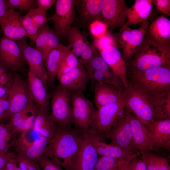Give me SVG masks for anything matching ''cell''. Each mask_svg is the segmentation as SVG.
I'll use <instances>...</instances> for the list:
<instances>
[{
    "mask_svg": "<svg viewBox=\"0 0 170 170\" xmlns=\"http://www.w3.org/2000/svg\"><path fill=\"white\" fill-rule=\"evenodd\" d=\"M84 133L77 128L58 125L42 156L65 170H72L74 160Z\"/></svg>",
    "mask_w": 170,
    "mask_h": 170,
    "instance_id": "1",
    "label": "cell"
},
{
    "mask_svg": "<svg viewBox=\"0 0 170 170\" xmlns=\"http://www.w3.org/2000/svg\"><path fill=\"white\" fill-rule=\"evenodd\" d=\"M130 62L132 71L160 67L170 68V45L160 44L149 36L145 37Z\"/></svg>",
    "mask_w": 170,
    "mask_h": 170,
    "instance_id": "2",
    "label": "cell"
},
{
    "mask_svg": "<svg viewBox=\"0 0 170 170\" xmlns=\"http://www.w3.org/2000/svg\"><path fill=\"white\" fill-rule=\"evenodd\" d=\"M132 71L128 83L147 97L170 90V68L160 67Z\"/></svg>",
    "mask_w": 170,
    "mask_h": 170,
    "instance_id": "3",
    "label": "cell"
},
{
    "mask_svg": "<svg viewBox=\"0 0 170 170\" xmlns=\"http://www.w3.org/2000/svg\"><path fill=\"white\" fill-rule=\"evenodd\" d=\"M123 100L126 109L148 129L156 119L153 108L147 97L129 83L124 88Z\"/></svg>",
    "mask_w": 170,
    "mask_h": 170,
    "instance_id": "4",
    "label": "cell"
},
{
    "mask_svg": "<svg viewBox=\"0 0 170 170\" xmlns=\"http://www.w3.org/2000/svg\"><path fill=\"white\" fill-rule=\"evenodd\" d=\"M99 137L102 139H110L112 143L130 155L138 154V150L134 145L132 127L126 109L116 123L109 130Z\"/></svg>",
    "mask_w": 170,
    "mask_h": 170,
    "instance_id": "5",
    "label": "cell"
},
{
    "mask_svg": "<svg viewBox=\"0 0 170 170\" xmlns=\"http://www.w3.org/2000/svg\"><path fill=\"white\" fill-rule=\"evenodd\" d=\"M125 109L123 99L98 109L88 131L99 136L116 123L123 114Z\"/></svg>",
    "mask_w": 170,
    "mask_h": 170,
    "instance_id": "6",
    "label": "cell"
},
{
    "mask_svg": "<svg viewBox=\"0 0 170 170\" xmlns=\"http://www.w3.org/2000/svg\"><path fill=\"white\" fill-rule=\"evenodd\" d=\"M73 124L76 128L87 132L97 110L81 91H70Z\"/></svg>",
    "mask_w": 170,
    "mask_h": 170,
    "instance_id": "7",
    "label": "cell"
},
{
    "mask_svg": "<svg viewBox=\"0 0 170 170\" xmlns=\"http://www.w3.org/2000/svg\"><path fill=\"white\" fill-rule=\"evenodd\" d=\"M149 23L146 20L140 27L132 29L124 25L118 34L117 42L122 50V56L126 61H130L144 40L148 31Z\"/></svg>",
    "mask_w": 170,
    "mask_h": 170,
    "instance_id": "8",
    "label": "cell"
},
{
    "mask_svg": "<svg viewBox=\"0 0 170 170\" xmlns=\"http://www.w3.org/2000/svg\"><path fill=\"white\" fill-rule=\"evenodd\" d=\"M51 116L59 126L70 127L73 124L70 91L60 86L52 97Z\"/></svg>",
    "mask_w": 170,
    "mask_h": 170,
    "instance_id": "9",
    "label": "cell"
},
{
    "mask_svg": "<svg viewBox=\"0 0 170 170\" xmlns=\"http://www.w3.org/2000/svg\"><path fill=\"white\" fill-rule=\"evenodd\" d=\"M8 96L9 109L1 123L9 120L13 115L24 109L32 101L28 83L18 74H16L12 79Z\"/></svg>",
    "mask_w": 170,
    "mask_h": 170,
    "instance_id": "10",
    "label": "cell"
},
{
    "mask_svg": "<svg viewBox=\"0 0 170 170\" xmlns=\"http://www.w3.org/2000/svg\"><path fill=\"white\" fill-rule=\"evenodd\" d=\"M75 0H57L54 14L48 20L53 21L54 32L59 37H66L75 20Z\"/></svg>",
    "mask_w": 170,
    "mask_h": 170,
    "instance_id": "11",
    "label": "cell"
},
{
    "mask_svg": "<svg viewBox=\"0 0 170 170\" xmlns=\"http://www.w3.org/2000/svg\"><path fill=\"white\" fill-rule=\"evenodd\" d=\"M128 8L124 0H104L101 20L107 26L108 31L125 25Z\"/></svg>",
    "mask_w": 170,
    "mask_h": 170,
    "instance_id": "12",
    "label": "cell"
},
{
    "mask_svg": "<svg viewBox=\"0 0 170 170\" xmlns=\"http://www.w3.org/2000/svg\"><path fill=\"white\" fill-rule=\"evenodd\" d=\"M0 61L6 69L21 70L26 61L17 42L4 36L0 39Z\"/></svg>",
    "mask_w": 170,
    "mask_h": 170,
    "instance_id": "13",
    "label": "cell"
},
{
    "mask_svg": "<svg viewBox=\"0 0 170 170\" xmlns=\"http://www.w3.org/2000/svg\"><path fill=\"white\" fill-rule=\"evenodd\" d=\"M29 66V70L38 76L47 85V72L41 53L36 48L30 46L26 37L16 41Z\"/></svg>",
    "mask_w": 170,
    "mask_h": 170,
    "instance_id": "14",
    "label": "cell"
},
{
    "mask_svg": "<svg viewBox=\"0 0 170 170\" xmlns=\"http://www.w3.org/2000/svg\"><path fill=\"white\" fill-rule=\"evenodd\" d=\"M99 156L85 132L74 160L72 170H94Z\"/></svg>",
    "mask_w": 170,
    "mask_h": 170,
    "instance_id": "15",
    "label": "cell"
},
{
    "mask_svg": "<svg viewBox=\"0 0 170 170\" xmlns=\"http://www.w3.org/2000/svg\"><path fill=\"white\" fill-rule=\"evenodd\" d=\"M61 87L70 91H85L90 80L89 74L80 63L77 67L58 78Z\"/></svg>",
    "mask_w": 170,
    "mask_h": 170,
    "instance_id": "16",
    "label": "cell"
},
{
    "mask_svg": "<svg viewBox=\"0 0 170 170\" xmlns=\"http://www.w3.org/2000/svg\"><path fill=\"white\" fill-rule=\"evenodd\" d=\"M20 14L13 9L6 10L0 21L4 36L16 41L27 37L23 27Z\"/></svg>",
    "mask_w": 170,
    "mask_h": 170,
    "instance_id": "17",
    "label": "cell"
},
{
    "mask_svg": "<svg viewBox=\"0 0 170 170\" xmlns=\"http://www.w3.org/2000/svg\"><path fill=\"white\" fill-rule=\"evenodd\" d=\"M99 54L109 66L112 71L122 81L124 87L128 82L127 78V64L117 47L109 46L105 48Z\"/></svg>",
    "mask_w": 170,
    "mask_h": 170,
    "instance_id": "18",
    "label": "cell"
},
{
    "mask_svg": "<svg viewBox=\"0 0 170 170\" xmlns=\"http://www.w3.org/2000/svg\"><path fill=\"white\" fill-rule=\"evenodd\" d=\"M28 84L32 101L39 111L48 113L49 97L45 86L41 79L30 70L28 73Z\"/></svg>",
    "mask_w": 170,
    "mask_h": 170,
    "instance_id": "19",
    "label": "cell"
},
{
    "mask_svg": "<svg viewBox=\"0 0 170 170\" xmlns=\"http://www.w3.org/2000/svg\"><path fill=\"white\" fill-rule=\"evenodd\" d=\"M126 110L132 127L135 147L139 150L140 153L147 150H154L155 148L150 141L148 128L133 115Z\"/></svg>",
    "mask_w": 170,
    "mask_h": 170,
    "instance_id": "20",
    "label": "cell"
},
{
    "mask_svg": "<svg viewBox=\"0 0 170 170\" xmlns=\"http://www.w3.org/2000/svg\"><path fill=\"white\" fill-rule=\"evenodd\" d=\"M93 87L94 102L98 109L123 99V91L113 86L96 82Z\"/></svg>",
    "mask_w": 170,
    "mask_h": 170,
    "instance_id": "21",
    "label": "cell"
},
{
    "mask_svg": "<svg viewBox=\"0 0 170 170\" xmlns=\"http://www.w3.org/2000/svg\"><path fill=\"white\" fill-rule=\"evenodd\" d=\"M150 141L153 146L170 149V119L156 120L148 128Z\"/></svg>",
    "mask_w": 170,
    "mask_h": 170,
    "instance_id": "22",
    "label": "cell"
},
{
    "mask_svg": "<svg viewBox=\"0 0 170 170\" xmlns=\"http://www.w3.org/2000/svg\"><path fill=\"white\" fill-rule=\"evenodd\" d=\"M39 110L33 101L21 111L13 115L8 124L16 134L33 127Z\"/></svg>",
    "mask_w": 170,
    "mask_h": 170,
    "instance_id": "23",
    "label": "cell"
},
{
    "mask_svg": "<svg viewBox=\"0 0 170 170\" xmlns=\"http://www.w3.org/2000/svg\"><path fill=\"white\" fill-rule=\"evenodd\" d=\"M71 50L69 44L66 46L60 43L49 53L45 65L47 74V85L52 86L54 84L63 59Z\"/></svg>",
    "mask_w": 170,
    "mask_h": 170,
    "instance_id": "24",
    "label": "cell"
},
{
    "mask_svg": "<svg viewBox=\"0 0 170 170\" xmlns=\"http://www.w3.org/2000/svg\"><path fill=\"white\" fill-rule=\"evenodd\" d=\"M34 43L42 55L44 65L49 53L60 44L59 37L47 24L40 29Z\"/></svg>",
    "mask_w": 170,
    "mask_h": 170,
    "instance_id": "25",
    "label": "cell"
},
{
    "mask_svg": "<svg viewBox=\"0 0 170 170\" xmlns=\"http://www.w3.org/2000/svg\"><path fill=\"white\" fill-rule=\"evenodd\" d=\"M85 133L99 156H107L131 159L138 155V154L130 155L116 144L104 142L99 136L88 131L85 132Z\"/></svg>",
    "mask_w": 170,
    "mask_h": 170,
    "instance_id": "26",
    "label": "cell"
},
{
    "mask_svg": "<svg viewBox=\"0 0 170 170\" xmlns=\"http://www.w3.org/2000/svg\"><path fill=\"white\" fill-rule=\"evenodd\" d=\"M153 0H135L133 5L128 8L125 25H135L146 20L151 13Z\"/></svg>",
    "mask_w": 170,
    "mask_h": 170,
    "instance_id": "27",
    "label": "cell"
},
{
    "mask_svg": "<svg viewBox=\"0 0 170 170\" xmlns=\"http://www.w3.org/2000/svg\"><path fill=\"white\" fill-rule=\"evenodd\" d=\"M149 37L156 42L170 45V21L163 15L157 18L149 26Z\"/></svg>",
    "mask_w": 170,
    "mask_h": 170,
    "instance_id": "28",
    "label": "cell"
},
{
    "mask_svg": "<svg viewBox=\"0 0 170 170\" xmlns=\"http://www.w3.org/2000/svg\"><path fill=\"white\" fill-rule=\"evenodd\" d=\"M81 20L89 24L92 21L101 19L104 0H75Z\"/></svg>",
    "mask_w": 170,
    "mask_h": 170,
    "instance_id": "29",
    "label": "cell"
},
{
    "mask_svg": "<svg viewBox=\"0 0 170 170\" xmlns=\"http://www.w3.org/2000/svg\"><path fill=\"white\" fill-rule=\"evenodd\" d=\"M147 97L153 108L156 120L170 119V90Z\"/></svg>",
    "mask_w": 170,
    "mask_h": 170,
    "instance_id": "30",
    "label": "cell"
},
{
    "mask_svg": "<svg viewBox=\"0 0 170 170\" xmlns=\"http://www.w3.org/2000/svg\"><path fill=\"white\" fill-rule=\"evenodd\" d=\"M57 126L51 115L39 110L33 127L41 135L49 141L54 136Z\"/></svg>",
    "mask_w": 170,
    "mask_h": 170,
    "instance_id": "31",
    "label": "cell"
},
{
    "mask_svg": "<svg viewBox=\"0 0 170 170\" xmlns=\"http://www.w3.org/2000/svg\"><path fill=\"white\" fill-rule=\"evenodd\" d=\"M19 133L12 147L17 154H20L32 145L41 136L33 127Z\"/></svg>",
    "mask_w": 170,
    "mask_h": 170,
    "instance_id": "32",
    "label": "cell"
},
{
    "mask_svg": "<svg viewBox=\"0 0 170 170\" xmlns=\"http://www.w3.org/2000/svg\"><path fill=\"white\" fill-rule=\"evenodd\" d=\"M141 159L145 165L147 170H170L167 158L163 157L147 150L140 153Z\"/></svg>",
    "mask_w": 170,
    "mask_h": 170,
    "instance_id": "33",
    "label": "cell"
},
{
    "mask_svg": "<svg viewBox=\"0 0 170 170\" xmlns=\"http://www.w3.org/2000/svg\"><path fill=\"white\" fill-rule=\"evenodd\" d=\"M131 159L99 156L94 170H122Z\"/></svg>",
    "mask_w": 170,
    "mask_h": 170,
    "instance_id": "34",
    "label": "cell"
},
{
    "mask_svg": "<svg viewBox=\"0 0 170 170\" xmlns=\"http://www.w3.org/2000/svg\"><path fill=\"white\" fill-rule=\"evenodd\" d=\"M66 37L71 47V50L78 57L81 55L87 42L82 33L76 27H71Z\"/></svg>",
    "mask_w": 170,
    "mask_h": 170,
    "instance_id": "35",
    "label": "cell"
},
{
    "mask_svg": "<svg viewBox=\"0 0 170 170\" xmlns=\"http://www.w3.org/2000/svg\"><path fill=\"white\" fill-rule=\"evenodd\" d=\"M49 141L47 138L41 135L32 145L21 154L25 156L39 164L38 159L42 156Z\"/></svg>",
    "mask_w": 170,
    "mask_h": 170,
    "instance_id": "36",
    "label": "cell"
},
{
    "mask_svg": "<svg viewBox=\"0 0 170 170\" xmlns=\"http://www.w3.org/2000/svg\"><path fill=\"white\" fill-rule=\"evenodd\" d=\"M9 125L0 123V150L7 154L16 138Z\"/></svg>",
    "mask_w": 170,
    "mask_h": 170,
    "instance_id": "37",
    "label": "cell"
},
{
    "mask_svg": "<svg viewBox=\"0 0 170 170\" xmlns=\"http://www.w3.org/2000/svg\"><path fill=\"white\" fill-rule=\"evenodd\" d=\"M90 79L99 82L108 84L113 86L123 91L124 86L120 78L117 76L108 75L102 72L94 71L89 74Z\"/></svg>",
    "mask_w": 170,
    "mask_h": 170,
    "instance_id": "38",
    "label": "cell"
},
{
    "mask_svg": "<svg viewBox=\"0 0 170 170\" xmlns=\"http://www.w3.org/2000/svg\"><path fill=\"white\" fill-rule=\"evenodd\" d=\"M88 74L94 71H98L109 75L115 74L101 55L97 52L89 65L85 68Z\"/></svg>",
    "mask_w": 170,
    "mask_h": 170,
    "instance_id": "39",
    "label": "cell"
},
{
    "mask_svg": "<svg viewBox=\"0 0 170 170\" xmlns=\"http://www.w3.org/2000/svg\"><path fill=\"white\" fill-rule=\"evenodd\" d=\"M80 64L78 57L71 50L63 59L58 72L57 78L77 67Z\"/></svg>",
    "mask_w": 170,
    "mask_h": 170,
    "instance_id": "40",
    "label": "cell"
},
{
    "mask_svg": "<svg viewBox=\"0 0 170 170\" xmlns=\"http://www.w3.org/2000/svg\"><path fill=\"white\" fill-rule=\"evenodd\" d=\"M22 21L27 37L34 43L40 29L33 22L30 11L22 17Z\"/></svg>",
    "mask_w": 170,
    "mask_h": 170,
    "instance_id": "41",
    "label": "cell"
},
{
    "mask_svg": "<svg viewBox=\"0 0 170 170\" xmlns=\"http://www.w3.org/2000/svg\"><path fill=\"white\" fill-rule=\"evenodd\" d=\"M93 46L99 53L106 47L114 46L117 47V43L110 32L108 31L102 36L94 38Z\"/></svg>",
    "mask_w": 170,
    "mask_h": 170,
    "instance_id": "42",
    "label": "cell"
},
{
    "mask_svg": "<svg viewBox=\"0 0 170 170\" xmlns=\"http://www.w3.org/2000/svg\"><path fill=\"white\" fill-rule=\"evenodd\" d=\"M7 9H13L30 11L36 8L34 0H5Z\"/></svg>",
    "mask_w": 170,
    "mask_h": 170,
    "instance_id": "43",
    "label": "cell"
},
{
    "mask_svg": "<svg viewBox=\"0 0 170 170\" xmlns=\"http://www.w3.org/2000/svg\"><path fill=\"white\" fill-rule=\"evenodd\" d=\"M16 163L21 170H40L39 165L23 155H15Z\"/></svg>",
    "mask_w": 170,
    "mask_h": 170,
    "instance_id": "44",
    "label": "cell"
},
{
    "mask_svg": "<svg viewBox=\"0 0 170 170\" xmlns=\"http://www.w3.org/2000/svg\"><path fill=\"white\" fill-rule=\"evenodd\" d=\"M89 29L94 38L102 36L108 31L107 26L100 19L91 22L89 25Z\"/></svg>",
    "mask_w": 170,
    "mask_h": 170,
    "instance_id": "45",
    "label": "cell"
},
{
    "mask_svg": "<svg viewBox=\"0 0 170 170\" xmlns=\"http://www.w3.org/2000/svg\"><path fill=\"white\" fill-rule=\"evenodd\" d=\"M30 12L33 22L39 29L47 24L48 18L46 12L38 8Z\"/></svg>",
    "mask_w": 170,
    "mask_h": 170,
    "instance_id": "46",
    "label": "cell"
},
{
    "mask_svg": "<svg viewBox=\"0 0 170 170\" xmlns=\"http://www.w3.org/2000/svg\"><path fill=\"white\" fill-rule=\"evenodd\" d=\"M97 52L96 48L94 46L87 42L84 50L80 56L81 58L79 59L80 62L83 65L85 68L89 65Z\"/></svg>",
    "mask_w": 170,
    "mask_h": 170,
    "instance_id": "47",
    "label": "cell"
},
{
    "mask_svg": "<svg viewBox=\"0 0 170 170\" xmlns=\"http://www.w3.org/2000/svg\"><path fill=\"white\" fill-rule=\"evenodd\" d=\"M38 162L43 170H62L60 166L46 156H42L38 159Z\"/></svg>",
    "mask_w": 170,
    "mask_h": 170,
    "instance_id": "48",
    "label": "cell"
},
{
    "mask_svg": "<svg viewBox=\"0 0 170 170\" xmlns=\"http://www.w3.org/2000/svg\"><path fill=\"white\" fill-rule=\"evenodd\" d=\"M122 170H147L144 163L137 157L131 159Z\"/></svg>",
    "mask_w": 170,
    "mask_h": 170,
    "instance_id": "49",
    "label": "cell"
},
{
    "mask_svg": "<svg viewBox=\"0 0 170 170\" xmlns=\"http://www.w3.org/2000/svg\"><path fill=\"white\" fill-rule=\"evenodd\" d=\"M153 3L160 12L170 16V0H153Z\"/></svg>",
    "mask_w": 170,
    "mask_h": 170,
    "instance_id": "50",
    "label": "cell"
},
{
    "mask_svg": "<svg viewBox=\"0 0 170 170\" xmlns=\"http://www.w3.org/2000/svg\"><path fill=\"white\" fill-rule=\"evenodd\" d=\"M10 107L8 94L0 98V122H1L8 113Z\"/></svg>",
    "mask_w": 170,
    "mask_h": 170,
    "instance_id": "51",
    "label": "cell"
},
{
    "mask_svg": "<svg viewBox=\"0 0 170 170\" xmlns=\"http://www.w3.org/2000/svg\"><path fill=\"white\" fill-rule=\"evenodd\" d=\"M35 2L38 8L46 12L48 9L55 4L56 0H36Z\"/></svg>",
    "mask_w": 170,
    "mask_h": 170,
    "instance_id": "52",
    "label": "cell"
},
{
    "mask_svg": "<svg viewBox=\"0 0 170 170\" xmlns=\"http://www.w3.org/2000/svg\"><path fill=\"white\" fill-rule=\"evenodd\" d=\"M8 160L2 170H15L18 166L15 159V155L14 152L7 153Z\"/></svg>",
    "mask_w": 170,
    "mask_h": 170,
    "instance_id": "53",
    "label": "cell"
},
{
    "mask_svg": "<svg viewBox=\"0 0 170 170\" xmlns=\"http://www.w3.org/2000/svg\"><path fill=\"white\" fill-rule=\"evenodd\" d=\"M8 160L7 153H5L0 150V170H2L4 168Z\"/></svg>",
    "mask_w": 170,
    "mask_h": 170,
    "instance_id": "54",
    "label": "cell"
},
{
    "mask_svg": "<svg viewBox=\"0 0 170 170\" xmlns=\"http://www.w3.org/2000/svg\"><path fill=\"white\" fill-rule=\"evenodd\" d=\"M11 82L12 80L6 86L3 87H0V98L8 94L11 85Z\"/></svg>",
    "mask_w": 170,
    "mask_h": 170,
    "instance_id": "55",
    "label": "cell"
},
{
    "mask_svg": "<svg viewBox=\"0 0 170 170\" xmlns=\"http://www.w3.org/2000/svg\"><path fill=\"white\" fill-rule=\"evenodd\" d=\"M7 10L5 0H0V21L5 15Z\"/></svg>",
    "mask_w": 170,
    "mask_h": 170,
    "instance_id": "56",
    "label": "cell"
},
{
    "mask_svg": "<svg viewBox=\"0 0 170 170\" xmlns=\"http://www.w3.org/2000/svg\"><path fill=\"white\" fill-rule=\"evenodd\" d=\"M15 170H21L18 166L15 168Z\"/></svg>",
    "mask_w": 170,
    "mask_h": 170,
    "instance_id": "57",
    "label": "cell"
},
{
    "mask_svg": "<svg viewBox=\"0 0 170 170\" xmlns=\"http://www.w3.org/2000/svg\"><path fill=\"white\" fill-rule=\"evenodd\" d=\"M1 75H0V87H3L1 86V82H0V76H1Z\"/></svg>",
    "mask_w": 170,
    "mask_h": 170,
    "instance_id": "58",
    "label": "cell"
},
{
    "mask_svg": "<svg viewBox=\"0 0 170 170\" xmlns=\"http://www.w3.org/2000/svg\"></svg>",
    "mask_w": 170,
    "mask_h": 170,
    "instance_id": "59",
    "label": "cell"
}]
</instances>
